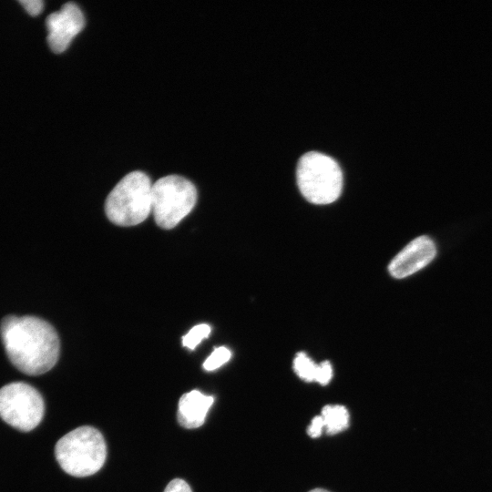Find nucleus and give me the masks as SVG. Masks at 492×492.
<instances>
[{
    "label": "nucleus",
    "instance_id": "1",
    "mask_svg": "<svg viewBox=\"0 0 492 492\" xmlns=\"http://www.w3.org/2000/svg\"><path fill=\"white\" fill-rule=\"evenodd\" d=\"M0 337L9 361L27 375L43 374L58 360V335L41 318L8 315L0 323Z\"/></svg>",
    "mask_w": 492,
    "mask_h": 492
},
{
    "label": "nucleus",
    "instance_id": "2",
    "mask_svg": "<svg viewBox=\"0 0 492 492\" xmlns=\"http://www.w3.org/2000/svg\"><path fill=\"white\" fill-rule=\"evenodd\" d=\"M55 456L66 473L77 477H87L103 466L107 446L97 428L83 425L70 431L56 442Z\"/></svg>",
    "mask_w": 492,
    "mask_h": 492
},
{
    "label": "nucleus",
    "instance_id": "3",
    "mask_svg": "<svg viewBox=\"0 0 492 492\" xmlns=\"http://www.w3.org/2000/svg\"><path fill=\"white\" fill-rule=\"evenodd\" d=\"M152 183L139 170L121 179L105 201L108 220L119 226H134L144 221L152 210Z\"/></svg>",
    "mask_w": 492,
    "mask_h": 492
},
{
    "label": "nucleus",
    "instance_id": "4",
    "mask_svg": "<svg viewBox=\"0 0 492 492\" xmlns=\"http://www.w3.org/2000/svg\"><path fill=\"white\" fill-rule=\"evenodd\" d=\"M297 184L301 193L314 204L335 201L343 189V173L331 157L311 151L304 154L297 165Z\"/></svg>",
    "mask_w": 492,
    "mask_h": 492
},
{
    "label": "nucleus",
    "instance_id": "5",
    "mask_svg": "<svg viewBox=\"0 0 492 492\" xmlns=\"http://www.w3.org/2000/svg\"><path fill=\"white\" fill-rule=\"evenodd\" d=\"M151 206L155 222L162 229L174 228L194 208L197 190L184 177L168 175L152 184Z\"/></svg>",
    "mask_w": 492,
    "mask_h": 492
},
{
    "label": "nucleus",
    "instance_id": "6",
    "mask_svg": "<svg viewBox=\"0 0 492 492\" xmlns=\"http://www.w3.org/2000/svg\"><path fill=\"white\" fill-rule=\"evenodd\" d=\"M45 404L40 393L24 382H12L0 388V417L12 427L28 432L41 422Z\"/></svg>",
    "mask_w": 492,
    "mask_h": 492
},
{
    "label": "nucleus",
    "instance_id": "7",
    "mask_svg": "<svg viewBox=\"0 0 492 492\" xmlns=\"http://www.w3.org/2000/svg\"><path fill=\"white\" fill-rule=\"evenodd\" d=\"M84 26L85 18L80 8L72 2L63 5L59 11L51 13L46 18L50 49L56 54L64 52Z\"/></svg>",
    "mask_w": 492,
    "mask_h": 492
},
{
    "label": "nucleus",
    "instance_id": "8",
    "mask_svg": "<svg viewBox=\"0 0 492 492\" xmlns=\"http://www.w3.org/2000/svg\"><path fill=\"white\" fill-rule=\"evenodd\" d=\"M435 242L428 236H419L411 241L388 266L390 274L397 279L408 277L428 265L436 257Z\"/></svg>",
    "mask_w": 492,
    "mask_h": 492
},
{
    "label": "nucleus",
    "instance_id": "9",
    "mask_svg": "<svg viewBox=\"0 0 492 492\" xmlns=\"http://www.w3.org/2000/svg\"><path fill=\"white\" fill-rule=\"evenodd\" d=\"M213 402V396L205 395L198 390L185 393L179 401L177 414L179 424L188 429L200 427L203 425Z\"/></svg>",
    "mask_w": 492,
    "mask_h": 492
},
{
    "label": "nucleus",
    "instance_id": "10",
    "mask_svg": "<svg viewBox=\"0 0 492 492\" xmlns=\"http://www.w3.org/2000/svg\"><path fill=\"white\" fill-rule=\"evenodd\" d=\"M293 369L302 380L315 381L322 385H326L333 377V368L330 362L324 361L316 364L303 352H299L294 357Z\"/></svg>",
    "mask_w": 492,
    "mask_h": 492
},
{
    "label": "nucleus",
    "instance_id": "11",
    "mask_svg": "<svg viewBox=\"0 0 492 492\" xmlns=\"http://www.w3.org/2000/svg\"><path fill=\"white\" fill-rule=\"evenodd\" d=\"M321 416L323 419L325 432L328 435L338 434L349 425V413L343 405H325L322 409Z\"/></svg>",
    "mask_w": 492,
    "mask_h": 492
},
{
    "label": "nucleus",
    "instance_id": "12",
    "mask_svg": "<svg viewBox=\"0 0 492 492\" xmlns=\"http://www.w3.org/2000/svg\"><path fill=\"white\" fill-rule=\"evenodd\" d=\"M210 327L202 323L192 327L190 332L182 337V344L185 347L194 350L196 346L204 339L209 337Z\"/></svg>",
    "mask_w": 492,
    "mask_h": 492
},
{
    "label": "nucleus",
    "instance_id": "13",
    "mask_svg": "<svg viewBox=\"0 0 492 492\" xmlns=\"http://www.w3.org/2000/svg\"><path fill=\"white\" fill-rule=\"evenodd\" d=\"M231 356V351L224 347L220 346L215 348L211 354L205 360L203 363V368L206 371H213L226 364Z\"/></svg>",
    "mask_w": 492,
    "mask_h": 492
},
{
    "label": "nucleus",
    "instance_id": "14",
    "mask_svg": "<svg viewBox=\"0 0 492 492\" xmlns=\"http://www.w3.org/2000/svg\"><path fill=\"white\" fill-rule=\"evenodd\" d=\"M324 428L323 419L321 415L313 418L311 425L307 428L308 435L313 437H319Z\"/></svg>",
    "mask_w": 492,
    "mask_h": 492
},
{
    "label": "nucleus",
    "instance_id": "15",
    "mask_svg": "<svg viewBox=\"0 0 492 492\" xmlns=\"http://www.w3.org/2000/svg\"><path fill=\"white\" fill-rule=\"evenodd\" d=\"M20 4L29 15L34 16L39 15L44 7V4L40 0H21Z\"/></svg>",
    "mask_w": 492,
    "mask_h": 492
},
{
    "label": "nucleus",
    "instance_id": "16",
    "mask_svg": "<svg viewBox=\"0 0 492 492\" xmlns=\"http://www.w3.org/2000/svg\"><path fill=\"white\" fill-rule=\"evenodd\" d=\"M164 492H192L189 484L179 478L171 480L166 487Z\"/></svg>",
    "mask_w": 492,
    "mask_h": 492
},
{
    "label": "nucleus",
    "instance_id": "17",
    "mask_svg": "<svg viewBox=\"0 0 492 492\" xmlns=\"http://www.w3.org/2000/svg\"><path fill=\"white\" fill-rule=\"evenodd\" d=\"M309 492H329V491H327L325 489H323V488H314V489H313V490H311Z\"/></svg>",
    "mask_w": 492,
    "mask_h": 492
}]
</instances>
